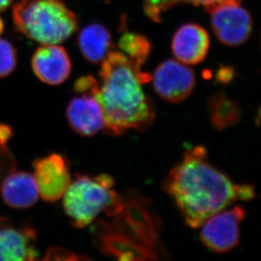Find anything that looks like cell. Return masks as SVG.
I'll return each instance as SVG.
<instances>
[{
	"label": "cell",
	"instance_id": "1",
	"mask_svg": "<svg viewBox=\"0 0 261 261\" xmlns=\"http://www.w3.org/2000/svg\"><path fill=\"white\" fill-rule=\"evenodd\" d=\"M163 189L174 200L186 224L200 227L209 217L238 200L254 199V189L235 185L209 163L203 146L185 152L168 173Z\"/></svg>",
	"mask_w": 261,
	"mask_h": 261
},
{
	"label": "cell",
	"instance_id": "2",
	"mask_svg": "<svg viewBox=\"0 0 261 261\" xmlns=\"http://www.w3.org/2000/svg\"><path fill=\"white\" fill-rule=\"evenodd\" d=\"M101 84L96 82L91 92L103 112L104 132L118 136L129 129L145 130L155 118L152 101L144 93L142 83L148 74L135 66L121 52H110L99 72Z\"/></svg>",
	"mask_w": 261,
	"mask_h": 261
},
{
	"label": "cell",
	"instance_id": "3",
	"mask_svg": "<svg viewBox=\"0 0 261 261\" xmlns=\"http://www.w3.org/2000/svg\"><path fill=\"white\" fill-rule=\"evenodd\" d=\"M15 29L42 45L68 39L77 28V18L62 0H20L13 8Z\"/></svg>",
	"mask_w": 261,
	"mask_h": 261
},
{
	"label": "cell",
	"instance_id": "4",
	"mask_svg": "<svg viewBox=\"0 0 261 261\" xmlns=\"http://www.w3.org/2000/svg\"><path fill=\"white\" fill-rule=\"evenodd\" d=\"M114 187V178L106 173L95 177L77 175L63 196L64 212L72 225L87 227L101 212L116 217L123 209L124 200Z\"/></svg>",
	"mask_w": 261,
	"mask_h": 261
},
{
	"label": "cell",
	"instance_id": "5",
	"mask_svg": "<svg viewBox=\"0 0 261 261\" xmlns=\"http://www.w3.org/2000/svg\"><path fill=\"white\" fill-rule=\"evenodd\" d=\"M240 2H226L205 8L212 29L220 42L227 46L244 44L251 34L253 21Z\"/></svg>",
	"mask_w": 261,
	"mask_h": 261
},
{
	"label": "cell",
	"instance_id": "6",
	"mask_svg": "<svg viewBox=\"0 0 261 261\" xmlns=\"http://www.w3.org/2000/svg\"><path fill=\"white\" fill-rule=\"evenodd\" d=\"M245 211L240 206L222 210L209 217L200 227L203 244L216 253H227L238 246L239 225L244 220Z\"/></svg>",
	"mask_w": 261,
	"mask_h": 261
},
{
	"label": "cell",
	"instance_id": "7",
	"mask_svg": "<svg viewBox=\"0 0 261 261\" xmlns=\"http://www.w3.org/2000/svg\"><path fill=\"white\" fill-rule=\"evenodd\" d=\"M196 84L195 73L181 62L168 59L155 69L153 87L158 96L172 103L185 101Z\"/></svg>",
	"mask_w": 261,
	"mask_h": 261
},
{
	"label": "cell",
	"instance_id": "8",
	"mask_svg": "<svg viewBox=\"0 0 261 261\" xmlns=\"http://www.w3.org/2000/svg\"><path fill=\"white\" fill-rule=\"evenodd\" d=\"M33 166V176L40 196L49 202L60 200L71 182V176L65 159L60 154L54 153L37 159Z\"/></svg>",
	"mask_w": 261,
	"mask_h": 261
},
{
	"label": "cell",
	"instance_id": "9",
	"mask_svg": "<svg viewBox=\"0 0 261 261\" xmlns=\"http://www.w3.org/2000/svg\"><path fill=\"white\" fill-rule=\"evenodd\" d=\"M32 66L36 76L51 86L62 84L71 72V62L66 50L55 44L39 47L32 57Z\"/></svg>",
	"mask_w": 261,
	"mask_h": 261
},
{
	"label": "cell",
	"instance_id": "10",
	"mask_svg": "<svg viewBox=\"0 0 261 261\" xmlns=\"http://www.w3.org/2000/svg\"><path fill=\"white\" fill-rule=\"evenodd\" d=\"M69 101L66 115L72 129L83 136H92L104 129L103 112L93 94L84 92Z\"/></svg>",
	"mask_w": 261,
	"mask_h": 261
},
{
	"label": "cell",
	"instance_id": "11",
	"mask_svg": "<svg viewBox=\"0 0 261 261\" xmlns=\"http://www.w3.org/2000/svg\"><path fill=\"white\" fill-rule=\"evenodd\" d=\"M37 235L31 227H16L0 222V260H34Z\"/></svg>",
	"mask_w": 261,
	"mask_h": 261
},
{
	"label": "cell",
	"instance_id": "12",
	"mask_svg": "<svg viewBox=\"0 0 261 261\" xmlns=\"http://www.w3.org/2000/svg\"><path fill=\"white\" fill-rule=\"evenodd\" d=\"M210 37L204 28L196 24L182 25L173 36V55L185 64H200L208 54Z\"/></svg>",
	"mask_w": 261,
	"mask_h": 261
},
{
	"label": "cell",
	"instance_id": "13",
	"mask_svg": "<svg viewBox=\"0 0 261 261\" xmlns=\"http://www.w3.org/2000/svg\"><path fill=\"white\" fill-rule=\"evenodd\" d=\"M0 192L9 206L27 209L38 200L39 191L33 175L13 171L3 182Z\"/></svg>",
	"mask_w": 261,
	"mask_h": 261
},
{
	"label": "cell",
	"instance_id": "14",
	"mask_svg": "<svg viewBox=\"0 0 261 261\" xmlns=\"http://www.w3.org/2000/svg\"><path fill=\"white\" fill-rule=\"evenodd\" d=\"M111 47V34L103 25L91 24L83 28L80 33V49L83 56L92 64L103 61Z\"/></svg>",
	"mask_w": 261,
	"mask_h": 261
},
{
	"label": "cell",
	"instance_id": "15",
	"mask_svg": "<svg viewBox=\"0 0 261 261\" xmlns=\"http://www.w3.org/2000/svg\"><path fill=\"white\" fill-rule=\"evenodd\" d=\"M208 108L212 124L218 130L234 125L241 117L239 104L222 92L215 94L209 99Z\"/></svg>",
	"mask_w": 261,
	"mask_h": 261
},
{
	"label": "cell",
	"instance_id": "16",
	"mask_svg": "<svg viewBox=\"0 0 261 261\" xmlns=\"http://www.w3.org/2000/svg\"><path fill=\"white\" fill-rule=\"evenodd\" d=\"M118 47L129 61L141 69L150 54V46L147 38L141 35L126 32L121 37Z\"/></svg>",
	"mask_w": 261,
	"mask_h": 261
},
{
	"label": "cell",
	"instance_id": "17",
	"mask_svg": "<svg viewBox=\"0 0 261 261\" xmlns=\"http://www.w3.org/2000/svg\"><path fill=\"white\" fill-rule=\"evenodd\" d=\"M17 62L16 51L6 40L0 39V78L11 74Z\"/></svg>",
	"mask_w": 261,
	"mask_h": 261
},
{
	"label": "cell",
	"instance_id": "18",
	"mask_svg": "<svg viewBox=\"0 0 261 261\" xmlns=\"http://www.w3.org/2000/svg\"><path fill=\"white\" fill-rule=\"evenodd\" d=\"M175 5H177V0H145L144 10L148 17L160 22L163 13Z\"/></svg>",
	"mask_w": 261,
	"mask_h": 261
},
{
	"label": "cell",
	"instance_id": "19",
	"mask_svg": "<svg viewBox=\"0 0 261 261\" xmlns=\"http://www.w3.org/2000/svg\"><path fill=\"white\" fill-rule=\"evenodd\" d=\"M15 161L7 145H0V188L5 177L15 171Z\"/></svg>",
	"mask_w": 261,
	"mask_h": 261
},
{
	"label": "cell",
	"instance_id": "20",
	"mask_svg": "<svg viewBox=\"0 0 261 261\" xmlns=\"http://www.w3.org/2000/svg\"><path fill=\"white\" fill-rule=\"evenodd\" d=\"M43 259L47 260H77L81 259V257L67 249L54 247L47 249Z\"/></svg>",
	"mask_w": 261,
	"mask_h": 261
},
{
	"label": "cell",
	"instance_id": "21",
	"mask_svg": "<svg viewBox=\"0 0 261 261\" xmlns=\"http://www.w3.org/2000/svg\"><path fill=\"white\" fill-rule=\"evenodd\" d=\"M12 137V129L10 126L0 123V145H7L8 141Z\"/></svg>",
	"mask_w": 261,
	"mask_h": 261
},
{
	"label": "cell",
	"instance_id": "22",
	"mask_svg": "<svg viewBox=\"0 0 261 261\" xmlns=\"http://www.w3.org/2000/svg\"><path fill=\"white\" fill-rule=\"evenodd\" d=\"M12 1L13 0H0V12L6 10Z\"/></svg>",
	"mask_w": 261,
	"mask_h": 261
},
{
	"label": "cell",
	"instance_id": "23",
	"mask_svg": "<svg viewBox=\"0 0 261 261\" xmlns=\"http://www.w3.org/2000/svg\"><path fill=\"white\" fill-rule=\"evenodd\" d=\"M4 29H5L4 21H3L2 19L0 18V35L2 34V32H4Z\"/></svg>",
	"mask_w": 261,
	"mask_h": 261
},
{
	"label": "cell",
	"instance_id": "24",
	"mask_svg": "<svg viewBox=\"0 0 261 261\" xmlns=\"http://www.w3.org/2000/svg\"><path fill=\"white\" fill-rule=\"evenodd\" d=\"M3 219V217H0V221Z\"/></svg>",
	"mask_w": 261,
	"mask_h": 261
}]
</instances>
